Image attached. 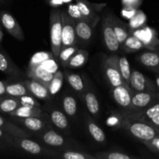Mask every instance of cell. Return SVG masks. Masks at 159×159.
Masks as SVG:
<instances>
[{
    "instance_id": "cell-1",
    "label": "cell",
    "mask_w": 159,
    "mask_h": 159,
    "mask_svg": "<svg viewBox=\"0 0 159 159\" xmlns=\"http://www.w3.org/2000/svg\"><path fill=\"white\" fill-rule=\"evenodd\" d=\"M122 115L123 116V127L142 143L150 141L159 135V130L147 122L137 119L128 113H124Z\"/></svg>"
},
{
    "instance_id": "cell-2",
    "label": "cell",
    "mask_w": 159,
    "mask_h": 159,
    "mask_svg": "<svg viewBox=\"0 0 159 159\" xmlns=\"http://www.w3.org/2000/svg\"><path fill=\"white\" fill-rule=\"evenodd\" d=\"M50 40L51 52L58 59L62 50V11L55 8L50 12Z\"/></svg>"
},
{
    "instance_id": "cell-3",
    "label": "cell",
    "mask_w": 159,
    "mask_h": 159,
    "mask_svg": "<svg viewBox=\"0 0 159 159\" xmlns=\"http://www.w3.org/2000/svg\"><path fill=\"white\" fill-rule=\"evenodd\" d=\"M104 74L112 88L126 84L122 78L118 67V57L115 54L108 56L103 62ZM127 85V84H126Z\"/></svg>"
},
{
    "instance_id": "cell-4",
    "label": "cell",
    "mask_w": 159,
    "mask_h": 159,
    "mask_svg": "<svg viewBox=\"0 0 159 159\" xmlns=\"http://www.w3.org/2000/svg\"><path fill=\"white\" fill-rule=\"evenodd\" d=\"M76 21L66 10L62 11V48L76 45Z\"/></svg>"
},
{
    "instance_id": "cell-5",
    "label": "cell",
    "mask_w": 159,
    "mask_h": 159,
    "mask_svg": "<svg viewBox=\"0 0 159 159\" xmlns=\"http://www.w3.org/2000/svg\"><path fill=\"white\" fill-rule=\"evenodd\" d=\"M112 93L114 100L121 108L125 109L126 113H136L132 104V94L133 91L126 84H123L117 87L112 88Z\"/></svg>"
},
{
    "instance_id": "cell-6",
    "label": "cell",
    "mask_w": 159,
    "mask_h": 159,
    "mask_svg": "<svg viewBox=\"0 0 159 159\" xmlns=\"http://www.w3.org/2000/svg\"><path fill=\"white\" fill-rule=\"evenodd\" d=\"M129 86L133 92H151L159 94L155 82L137 70H134L131 73Z\"/></svg>"
},
{
    "instance_id": "cell-7",
    "label": "cell",
    "mask_w": 159,
    "mask_h": 159,
    "mask_svg": "<svg viewBox=\"0 0 159 159\" xmlns=\"http://www.w3.org/2000/svg\"><path fill=\"white\" fill-rule=\"evenodd\" d=\"M102 34L104 44L111 52H117L121 48L114 31L112 23V15L104 17L102 20Z\"/></svg>"
},
{
    "instance_id": "cell-8",
    "label": "cell",
    "mask_w": 159,
    "mask_h": 159,
    "mask_svg": "<svg viewBox=\"0 0 159 159\" xmlns=\"http://www.w3.org/2000/svg\"><path fill=\"white\" fill-rule=\"evenodd\" d=\"M0 22L3 27L12 37L20 41L24 40V33L15 17L9 12L2 11L0 12Z\"/></svg>"
},
{
    "instance_id": "cell-9",
    "label": "cell",
    "mask_w": 159,
    "mask_h": 159,
    "mask_svg": "<svg viewBox=\"0 0 159 159\" xmlns=\"http://www.w3.org/2000/svg\"><path fill=\"white\" fill-rule=\"evenodd\" d=\"M130 34H132L140 39L144 45L145 48H147L151 51L158 48L159 39L157 38L155 30L152 28L143 26V27L132 31Z\"/></svg>"
},
{
    "instance_id": "cell-10",
    "label": "cell",
    "mask_w": 159,
    "mask_h": 159,
    "mask_svg": "<svg viewBox=\"0 0 159 159\" xmlns=\"http://www.w3.org/2000/svg\"><path fill=\"white\" fill-rule=\"evenodd\" d=\"M159 100V94L151 92H133L132 104L137 111L143 110Z\"/></svg>"
},
{
    "instance_id": "cell-11",
    "label": "cell",
    "mask_w": 159,
    "mask_h": 159,
    "mask_svg": "<svg viewBox=\"0 0 159 159\" xmlns=\"http://www.w3.org/2000/svg\"><path fill=\"white\" fill-rule=\"evenodd\" d=\"M14 146H17L25 152L34 155H50L51 152L46 150L37 142L27 139V138H17L13 137Z\"/></svg>"
},
{
    "instance_id": "cell-12",
    "label": "cell",
    "mask_w": 159,
    "mask_h": 159,
    "mask_svg": "<svg viewBox=\"0 0 159 159\" xmlns=\"http://www.w3.org/2000/svg\"><path fill=\"white\" fill-rule=\"evenodd\" d=\"M23 83L27 88L28 91L37 99H48L51 97L49 89L48 86L42 84L41 82L33 79H29L24 81Z\"/></svg>"
},
{
    "instance_id": "cell-13",
    "label": "cell",
    "mask_w": 159,
    "mask_h": 159,
    "mask_svg": "<svg viewBox=\"0 0 159 159\" xmlns=\"http://www.w3.org/2000/svg\"><path fill=\"white\" fill-rule=\"evenodd\" d=\"M12 117L24 118L30 116H35L44 119L47 117L48 114L41 110L40 107H31V106H20L14 111L9 113Z\"/></svg>"
},
{
    "instance_id": "cell-14",
    "label": "cell",
    "mask_w": 159,
    "mask_h": 159,
    "mask_svg": "<svg viewBox=\"0 0 159 159\" xmlns=\"http://www.w3.org/2000/svg\"><path fill=\"white\" fill-rule=\"evenodd\" d=\"M138 61L151 71L159 74V51H147L140 54Z\"/></svg>"
},
{
    "instance_id": "cell-15",
    "label": "cell",
    "mask_w": 159,
    "mask_h": 159,
    "mask_svg": "<svg viewBox=\"0 0 159 159\" xmlns=\"http://www.w3.org/2000/svg\"><path fill=\"white\" fill-rule=\"evenodd\" d=\"M54 74L55 73L49 72L45 70L41 65L27 68V76L29 79H35L48 86V88L53 76H54Z\"/></svg>"
},
{
    "instance_id": "cell-16",
    "label": "cell",
    "mask_w": 159,
    "mask_h": 159,
    "mask_svg": "<svg viewBox=\"0 0 159 159\" xmlns=\"http://www.w3.org/2000/svg\"><path fill=\"white\" fill-rule=\"evenodd\" d=\"M112 23L118 43H119L120 46H122L126 38L130 35V30H129V26L124 22H123L120 19L114 15H112Z\"/></svg>"
},
{
    "instance_id": "cell-17",
    "label": "cell",
    "mask_w": 159,
    "mask_h": 159,
    "mask_svg": "<svg viewBox=\"0 0 159 159\" xmlns=\"http://www.w3.org/2000/svg\"><path fill=\"white\" fill-rule=\"evenodd\" d=\"M74 1L79 7L80 10L82 12L83 15L86 18L88 19L91 26L94 28L97 23H98L99 16L97 14V12L94 10L90 2L87 1V0H74Z\"/></svg>"
},
{
    "instance_id": "cell-18",
    "label": "cell",
    "mask_w": 159,
    "mask_h": 159,
    "mask_svg": "<svg viewBox=\"0 0 159 159\" xmlns=\"http://www.w3.org/2000/svg\"><path fill=\"white\" fill-rule=\"evenodd\" d=\"M0 71L8 75H17L20 74V70L17 65L2 50H0Z\"/></svg>"
},
{
    "instance_id": "cell-19",
    "label": "cell",
    "mask_w": 159,
    "mask_h": 159,
    "mask_svg": "<svg viewBox=\"0 0 159 159\" xmlns=\"http://www.w3.org/2000/svg\"><path fill=\"white\" fill-rule=\"evenodd\" d=\"M0 129L13 137H17V138H28L29 137V135L23 129H21L13 123L3 118L1 115H0Z\"/></svg>"
},
{
    "instance_id": "cell-20",
    "label": "cell",
    "mask_w": 159,
    "mask_h": 159,
    "mask_svg": "<svg viewBox=\"0 0 159 159\" xmlns=\"http://www.w3.org/2000/svg\"><path fill=\"white\" fill-rule=\"evenodd\" d=\"M16 121L24 125L30 130L35 132L43 130L45 128V126H46L43 119L35 117V116H30V117L24 118L17 117Z\"/></svg>"
},
{
    "instance_id": "cell-21",
    "label": "cell",
    "mask_w": 159,
    "mask_h": 159,
    "mask_svg": "<svg viewBox=\"0 0 159 159\" xmlns=\"http://www.w3.org/2000/svg\"><path fill=\"white\" fill-rule=\"evenodd\" d=\"M130 115H132L134 117L140 119L141 120L147 122L149 120L154 117V116L159 113V100L157 102H154L153 104L150 105L147 108L143 109V110L137 111L136 113H128Z\"/></svg>"
},
{
    "instance_id": "cell-22",
    "label": "cell",
    "mask_w": 159,
    "mask_h": 159,
    "mask_svg": "<svg viewBox=\"0 0 159 159\" xmlns=\"http://www.w3.org/2000/svg\"><path fill=\"white\" fill-rule=\"evenodd\" d=\"M94 27L86 21H76V33L77 39L88 42L93 36Z\"/></svg>"
},
{
    "instance_id": "cell-23",
    "label": "cell",
    "mask_w": 159,
    "mask_h": 159,
    "mask_svg": "<svg viewBox=\"0 0 159 159\" xmlns=\"http://www.w3.org/2000/svg\"><path fill=\"white\" fill-rule=\"evenodd\" d=\"M20 105L17 97H12L6 94L0 96V112L9 113L18 108Z\"/></svg>"
},
{
    "instance_id": "cell-24",
    "label": "cell",
    "mask_w": 159,
    "mask_h": 159,
    "mask_svg": "<svg viewBox=\"0 0 159 159\" xmlns=\"http://www.w3.org/2000/svg\"><path fill=\"white\" fill-rule=\"evenodd\" d=\"M6 94L12 97H20L25 95L31 94L28 91L27 88L23 82H15V83L6 84Z\"/></svg>"
},
{
    "instance_id": "cell-25",
    "label": "cell",
    "mask_w": 159,
    "mask_h": 159,
    "mask_svg": "<svg viewBox=\"0 0 159 159\" xmlns=\"http://www.w3.org/2000/svg\"><path fill=\"white\" fill-rule=\"evenodd\" d=\"M123 51H125L127 53H133L140 51V50L145 48L144 45L142 43L141 40L137 37H135L132 34H130L129 37L126 38L124 43L121 46Z\"/></svg>"
},
{
    "instance_id": "cell-26",
    "label": "cell",
    "mask_w": 159,
    "mask_h": 159,
    "mask_svg": "<svg viewBox=\"0 0 159 159\" xmlns=\"http://www.w3.org/2000/svg\"><path fill=\"white\" fill-rule=\"evenodd\" d=\"M87 60H88V52L85 50L79 49L69 61L66 67L72 68H80L84 66L87 63Z\"/></svg>"
},
{
    "instance_id": "cell-27",
    "label": "cell",
    "mask_w": 159,
    "mask_h": 159,
    "mask_svg": "<svg viewBox=\"0 0 159 159\" xmlns=\"http://www.w3.org/2000/svg\"><path fill=\"white\" fill-rule=\"evenodd\" d=\"M147 21V16L144 14V12L142 10L137 9V12H135L133 16L129 20V24L128 26L130 30V34L132 31L135 30L139 29V28L143 27L145 26V23Z\"/></svg>"
},
{
    "instance_id": "cell-28",
    "label": "cell",
    "mask_w": 159,
    "mask_h": 159,
    "mask_svg": "<svg viewBox=\"0 0 159 159\" xmlns=\"http://www.w3.org/2000/svg\"><path fill=\"white\" fill-rule=\"evenodd\" d=\"M42 139L45 144L54 147L63 145L65 142L63 138L54 130H48L45 132L42 136Z\"/></svg>"
},
{
    "instance_id": "cell-29",
    "label": "cell",
    "mask_w": 159,
    "mask_h": 159,
    "mask_svg": "<svg viewBox=\"0 0 159 159\" xmlns=\"http://www.w3.org/2000/svg\"><path fill=\"white\" fill-rule=\"evenodd\" d=\"M85 103L89 113L93 116H97L99 113L100 106L98 99L93 92L88 91L85 94Z\"/></svg>"
},
{
    "instance_id": "cell-30",
    "label": "cell",
    "mask_w": 159,
    "mask_h": 159,
    "mask_svg": "<svg viewBox=\"0 0 159 159\" xmlns=\"http://www.w3.org/2000/svg\"><path fill=\"white\" fill-rule=\"evenodd\" d=\"M87 129L92 138L98 143H104L106 140L105 134L101 127L97 125L93 120H89L87 121Z\"/></svg>"
},
{
    "instance_id": "cell-31",
    "label": "cell",
    "mask_w": 159,
    "mask_h": 159,
    "mask_svg": "<svg viewBox=\"0 0 159 159\" xmlns=\"http://www.w3.org/2000/svg\"><path fill=\"white\" fill-rule=\"evenodd\" d=\"M50 118H51V122L58 128L65 130V129H67L69 127L68 120H67L66 116L64 115V113L62 112L57 110H52L51 114H50Z\"/></svg>"
},
{
    "instance_id": "cell-32",
    "label": "cell",
    "mask_w": 159,
    "mask_h": 159,
    "mask_svg": "<svg viewBox=\"0 0 159 159\" xmlns=\"http://www.w3.org/2000/svg\"><path fill=\"white\" fill-rule=\"evenodd\" d=\"M94 156L95 159H134L137 158V157L128 155L116 151H108V152H98Z\"/></svg>"
},
{
    "instance_id": "cell-33",
    "label": "cell",
    "mask_w": 159,
    "mask_h": 159,
    "mask_svg": "<svg viewBox=\"0 0 159 159\" xmlns=\"http://www.w3.org/2000/svg\"><path fill=\"white\" fill-rule=\"evenodd\" d=\"M54 57L52 52H48V51H39L35 53L34 55L31 57L30 60L28 68H32V67H37L41 65L45 61L52 59Z\"/></svg>"
},
{
    "instance_id": "cell-34",
    "label": "cell",
    "mask_w": 159,
    "mask_h": 159,
    "mask_svg": "<svg viewBox=\"0 0 159 159\" xmlns=\"http://www.w3.org/2000/svg\"><path fill=\"white\" fill-rule=\"evenodd\" d=\"M78 50H79V48L76 45L62 48V50L59 52V56H58V60L60 61L62 66L66 67V65L69 62V61L76 54Z\"/></svg>"
},
{
    "instance_id": "cell-35",
    "label": "cell",
    "mask_w": 159,
    "mask_h": 159,
    "mask_svg": "<svg viewBox=\"0 0 159 159\" xmlns=\"http://www.w3.org/2000/svg\"><path fill=\"white\" fill-rule=\"evenodd\" d=\"M118 67H119V71L123 81L129 86V79H130L132 71H131L129 61L126 57L123 56V57H118Z\"/></svg>"
},
{
    "instance_id": "cell-36",
    "label": "cell",
    "mask_w": 159,
    "mask_h": 159,
    "mask_svg": "<svg viewBox=\"0 0 159 159\" xmlns=\"http://www.w3.org/2000/svg\"><path fill=\"white\" fill-rule=\"evenodd\" d=\"M66 79L70 86L78 93H82L84 89V84L83 79L79 75L73 73H65Z\"/></svg>"
},
{
    "instance_id": "cell-37",
    "label": "cell",
    "mask_w": 159,
    "mask_h": 159,
    "mask_svg": "<svg viewBox=\"0 0 159 159\" xmlns=\"http://www.w3.org/2000/svg\"><path fill=\"white\" fill-rule=\"evenodd\" d=\"M62 81H63V75L62 71H57L54 74V76L48 85V89L51 96L56 94L60 90L62 85Z\"/></svg>"
},
{
    "instance_id": "cell-38",
    "label": "cell",
    "mask_w": 159,
    "mask_h": 159,
    "mask_svg": "<svg viewBox=\"0 0 159 159\" xmlns=\"http://www.w3.org/2000/svg\"><path fill=\"white\" fill-rule=\"evenodd\" d=\"M62 107H63L64 111L67 115L73 116L76 114L77 107H76V101L73 96H66L64 97L62 101Z\"/></svg>"
},
{
    "instance_id": "cell-39",
    "label": "cell",
    "mask_w": 159,
    "mask_h": 159,
    "mask_svg": "<svg viewBox=\"0 0 159 159\" xmlns=\"http://www.w3.org/2000/svg\"><path fill=\"white\" fill-rule=\"evenodd\" d=\"M66 11L67 12H68L69 15H70L75 21H86L90 24V22L89 21L88 19L86 18V17L83 15L82 12H80L79 7H78L77 5H76V3H75V4H73V2L69 3L68 6H67Z\"/></svg>"
},
{
    "instance_id": "cell-40",
    "label": "cell",
    "mask_w": 159,
    "mask_h": 159,
    "mask_svg": "<svg viewBox=\"0 0 159 159\" xmlns=\"http://www.w3.org/2000/svg\"><path fill=\"white\" fill-rule=\"evenodd\" d=\"M59 158L64 159H95L94 155H90L82 152H75V151H65L59 155Z\"/></svg>"
},
{
    "instance_id": "cell-41",
    "label": "cell",
    "mask_w": 159,
    "mask_h": 159,
    "mask_svg": "<svg viewBox=\"0 0 159 159\" xmlns=\"http://www.w3.org/2000/svg\"><path fill=\"white\" fill-rule=\"evenodd\" d=\"M17 99L20 102L21 106H31V107H40L41 105L38 101L37 100V98L33 96L32 94L25 95V96L17 97Z\"/></svg>"
},
{
    "instance_id": "cell-42",
    "label": "cell",
    "mask_w": 159,
    "mask_h": 159,
    "mask_svg": "<svg viewBox=\"0 0 159 159\" xmlns=\"http://www.w3.org/2000/svg\"><path fill=\"white\" fill-rule=\"evenodd\" d=\"M123 115L115 114L110 116L107 120V124L111 127H115V129H118L123 127Z\"/></svg>"
},
{
    "instance_id": "cell-43",
    "label": "cell",
    "mask_w": 159,
    "mask_h": 159,
    "mask_svg": "<svg viewBox=\"0 0 159 159\" xmlns=\"http://www.w3.org/2000/svg\"><path fill=\"white\" fill-rule=\"evenodd\" d=\"M143 144L153 153L159 155V135L154 137L150 141H144Z\"/></svg>"
},
{
    "instance_id": "cell-44",
    "label": "cell",
    "mask_w": 159,
    "mask_h": 159,
    "mask_svg": "<svg viewBox=\"0 0 159 159\" xmlns=\"http://www.w3.org/2000/svg\"><path fill=\"white\" fill-rule=\"evenodd\" d=\"M2 142L14 146L13 136L9 134L8 133L5 132L4 130L0 129V144H1Z\"/></svg>"
},
{
    "instance_id": "cell-45",
    "label": "cell",
    "mask_w": 159,
    "mask_h": 159,
    "mask_svg": "<svg viewBox=\"0 0 159 159\" xmlns=\"http://www.w3.org/2000/svg\"><path fill=\"white\" fill-rule=\"evenodd\" d=\"M137 10V8L132 7V6H123V9L121 11V13L124 18L129 20L135 14Z\"/></svg>"
},
{
    "instance_id": "cell-46",
    "label": "cell",
    "mask_w": 159,
    "mask_h": 159,
    "mask_svg": "<svg viewBox=\"0 0 159 159\" xmlns=\"http://www.w3.org/2000/svg\"><path fill=\"white\" fill-rule=\"evenodd\" d=\"M143 0H122L123 6H132V7H139Z\"/></svg>"
},
{
    "instance_id": "cell-47",
    "label": "cell",
    "mask_w": 159,
    "mask_h": 159,
    "mask_svg": "<svg viewBox=\"0 0 159 159\" xmlns=\"http://www.w3.org/2000/svg\"><path fill=\"white\" fill-rule=\"evenodd\" d=\"M148 124H151V126H153L154 127H155L156 129L159 130V113H157L156 116H154V117L151 118V120L147 121Z\"/></svg>"
},
{
    "instance_id": "cell-48",
    "label": "cell",
    "mask_w": 159,
    "mask_h": 159,
    "mask_svg": "<svg viewBox=\"0 0 159 159\" xmlns=\"http://www.w3.org/2000/svg\"><path fill=\"white\" fill-rule=\"evenodd\" d=\"M48 3L50 6L54 8H57L64 4L62 0H48Z\"/></svg>"
},
{
    "instance_id": "cell-49",
    "label": "cell",
    "mask_w": 159,
    "mask_h": 159,
    "mask_svg": "<svg viewBox=\"0 0 159 159\" xmlns=\"http://www.w3.org/2000/svg\"><path fill=\"white\" fill-rule=\"evenodd\" d=\"M6 82H2V81H0V96H3V95L6 94Z\"/></svg>"
},
{
    "instance_id": "cell-50",
    "label": "cell",
    "mask_w": 159,
    "mask_h": 159,
    "mask_svg": "<svg viewBox=\"0 0 159 159\" xmlns=\"http://www.w3.org/2000/svg\"><path fill=\"white\" fill-rule=\"evenodd\" d=\"M155 85L159 92V74H157V75L155 77Z\"/></svg>"
},
{
    "instance_id": "cell-51",
    "label": "cell",
    "mask_w": 159,
    "mask_h": 159,
    "mask_svg": "<svg viewBox=\"0 0 159 159\" xmlns=\"http://www.w3.org/2000/svg\"><path fill=\"white\" fill-rule=\"evenodd\" d=\"M3 4V0H0V5Z\"/></svg>"
},
{
    "instance_id": "cell-52",
    "label": "cell",
    "mask_w": 159,
    "mask_h": 159,
    "mask_svg": "<svg viewBox=\"0 0 159 159\" xmlns=\"http://www.w3.org/2000/svg\"><path fill=\"white\" fill-rule=\"evenodd\" d=\"M2 144H0V148H2Z\"/></svg>"
},
{
    "instance_id": "cell-53",
    "label": "cell",
    "mask_w": 159,
    "mask_h": 159,
    "mask_svg": "<svg viewBox=\"0 0 159 159\" xmlns=\"http://www.w3.org/2000/svg\"><path fill=\"white\" fill-rule=\"evenodd\" d=\"M0 29H1V26H0Z\"/></svg>"
},
{
    "instance_id": "cell-54",
    "label": "cell",
    "mask_w": 159,
    "mask_h": 159,
    "mask_svg": "<svg viewBox=\"0 0 159 159\" xmlns=\"http://www.w3.org/2000/svg\"><path fill=\"white\" fill-rule=\"evenodd\" d=\"M158 48H159V45H158Z\"/></svg>"
}]
</instances>
